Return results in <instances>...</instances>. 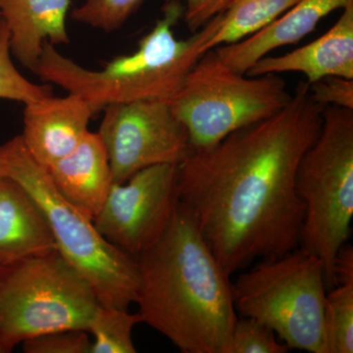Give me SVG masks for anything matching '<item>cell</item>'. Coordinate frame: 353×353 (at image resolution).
Segmentation results:
<instances>
[{"label": "cell", "instance_id": "cell-1", "mask_svg": "<svg viewBox=\"0 0 353 353\" xmlns=\"http://www.w3.org/2000/svg\"><path fill=\"white\" fill-rule=\"evenodd\" d=\"M324 108L301 82L277 114L179 165V199L230 276L299 248L305 205L297 166L319 134Z\"/></svg>", "mask_w": 353, "mask_h": 353}, {"label": "cell", "instance_id": "cell-2", "mask_svg": "<svg viewBox=\"0 0 353 353\" xmlns=\"http://www.w3.org/2000/svg\"><path fill=\"white\" fill-rule=\"evenodd\" d=\"M143 323L183 353H228L236 319L231 276L179 202L170 225L136 257Z\"/></svg>", "mask_w": 353, "mask_h": 353}, {"label": "cell", "instance_id": "cell-3", "mask_svg": "<svg viewBox=\"0 0 353 353\" xmlns=\"http://www.w3.org/2000/svg\"><path fill=\"white\" fill-rule=\"evenodd\" d=\"M162 10V17L132 54L114 58L101 70H90L46 43L34 74L68 94L80 95L94 114L111 104L169 101L205 53L204 46L219 29L222 17L217 14L189 39H178L173 28L183 16L182 3L166 1Z\"/></svg>", "mask_w": 353, "mask_h": 353}, {"label": "cell", "instance_id": "cell-4", "mask_svg": "<svg viewBox=\"0 0 353 353\" xmlns=\"http://www.w3.org/2000/svg\"><path fill=\"white\" fill-rule=\"evenodd\" d=\"M0 176L19 183L37 202L57 252L90 283L101 306L128 310L136 303V259L106 241L94 221L60 194L48 168L30 154L21 136L0 145Z\"/></svg>", "mask_w": 353, "mask_h": 353}, {"label": "cell", "instance_id": "cell-5", "mask_svg": "<svg viewBox=\"0 0 353 353\" xmlns=\"http://www.w3.org/2000/svg\"><path fill=\"white\" fill-rule=\"evenodd\" d=\"M296 190L305 205L299 248L321 260L333 289L334 259L352 233L353 110L324 108L319 134L297 166Z\"/></svg>", "mask_w": 353, "mask_h": 353}, {"label": "cell", "instance_id": "cell-6", "mask_svg": "<svg viewBox=\"0 0 353 353\" xmlns=\"http://www.w3.org/2000/svg\"><path fill=\"white\" fill-rule=\"evenodd\" d=\"M327 292L321 260L301 248L262 259L232 284L236 313L270 328L290 350L311 353H328Z\"/></svg>", "mask_w": 353, "mask_h": 353}, {"label": "cell", "instance_id": "cell-7", "mask_svg": "<svg viewBox=\"0 0 353 353\" xmlns=\"http://www.w3.org/2000/svg\"><path fill=\"white\" fill-rule=\"evenodd\" d=\"M101 305L90 283L57 250L0 270V347L61 330H85Z\"/></svg>", "mask_w": 353, "mask_h": 353}, {"label": "cell", "instance_id": "cell-8", "mask_svg": "<svg viewBox=\"0 0 353 353\" xmlns=\"http://www.w3.org/2000/svg\"><path fill=\"white\" fill-rule=\"evenodd\" d=\"M290 99L278 74L250 77L236 73L210 50L190 70L168 103L189 132L192 152H196L268 119Z\"/></svg>", "mask_w": 353, "mask_h": 353}, {"label": "cell", "instance_id": "cell-9", "mask_svg": "<svg viewBox=\"0 0 353 353\" xmlns=\"http://www.w3.org/2000/svg\"><path fill=\"white\" fill-rule=\"evenodd\" d=\"M99 132L113 183L160 164L181 165L192 154L189 132L168 101H138L106 106Z\"/></svg>", "mask_w": 353, "mask_h": 353}, {"label": "cell", "instance_id": "cell-10", "mask_svg": "<svg viewBox=\"0 0 353 353\" xmlns=\"http://www.w3.org/2000/svg\"><path fill=\"white\" fill-rule=\"evenodd\" d=\"M178 165L160 164L113 183L94 219L99 233L136 259L163 236L179 199Z\"/></svg>", "mask_w": 353, "mask_h": 353}, {"label": "cell", "instance_id": "cell-11", "mask_svg": "<svg viewBox=\"0 0 353 353\" xmlns=\"http://www.w3.org/2000/svg\"><path fill=\"white\" fill-rule=\"evenodd\" d=\"M92 115L80 95H50L25 104L21 138L30 154L48 168L80 145Z\"/></svg>", "mask_w": 353, "mask_h": 353}, {"label": "cell", "instance_id": "cell-12", "mask_svg": "<svg viewBox=\"0 0 353 353\" xmlns=\"http://www.w3.org/2000/svg\"><path fill=\"white\" fill-rule=\"evenodd\" d=\"M353 0H299L289 10L240 41L213 48L223 64L245 75L253 65L281 46L296 43L333 11L343 10Z\"/></svg>", "mask_w": 353, "mask_h": 353}, {"label": "cell", "instance_id": "cell-13", "mask_svg": "<svg viewBox=\"0 0 353 353\" xmlns=\"http://www.w3.org/2000/svg\"><path fill=\"white\" fill-rule=\"evenodd\" d=\"M285 72L303 73L308 83L327 77L353 80V2L343 9L339 20L319 39L287 54L261 58L245 75Z\"/></svg>", "mask_w": 353, "mask_h": 353}, {"label": "cell", "instance_id": "cell-14", "mask_svg": "<svg viewBox=\"0 0 353 353\" xmlns=\"http://www.w3.org/2000/svg\"><path fill=\"white\" fill-rule=\"evenodd\" d=\"M57 250L46 218L12 179L0 176V268Z\"/></svg>", "mask_w": 353, "mask_h": 353}, {"label": "cell", "instance_id": "cell-15", "mask_svg": "<svg viewBox=\"0 0 353 353\" xmlns=\"http://www.w3.org/2000/svg\"><path fill=\"white\" fill-rule=\"evenodd\" d=\"M71 0H0V17L9 34L11 54L36 71L43 46L70 43L66 19Z\"/></svg>", "mask_w": 353, "mask_h": 353}, {"label": "cell", "instance_id": "cell-16", "mask_svg": "<svg viewBox=\"0 0 353 353\" xmlns=\"http://www.w3.org/2000/svg\"><path fill=\"white\" fill-rule=\"evenodd\" d=\"M48 170L60 194L94 221L113 185L108 150L99 132H88L73 152Z\"/></svg>", "mask_w": 353, "mask_h": 353}, {"label": "cell", "instance_id": "cell-17", "mask_svg": "<svg viewBox=\"0 0 353 353\" xmlns=\"http://www.w3.org/2000/svg\"><path fill=\"white\" fill-rule=\"evenodd\" d=\"M299 0H232L221 12L219 29L204 46V50L240 41L280 17Z\"/></svg>", "mask_w": 353, "mask_h": 353}, {"label": "cell", "instance_id": "cell-18", "mask_svg": "<svg viewBox=\"0 0 353 353\" xmlns=\"http://www.w3.org/2000/svg\"><path fill=\"white\" fill-rule=\"evenodd\" d=\"M139 323H143L139 313L99 305L88 324V333L94 336L90 353L137 352L132 333Z\"/></svg>", "mask_w": 353, "mask_h": 353}, {"label": "cell", "instance_id": "cell-19", "mask_svg": "<svg viewBox=\"0 0 353 353\" xmlns=\"http://www.w3.org/2000/svg\"><path fill=\"white\" fill-rule=\"evenodd\" d=\"M325 299L324 322L328 353L353 352V284L338 285Z\"/></svg>", "mask_w": 353, "mask_h": 353}, {"label": "cell", "instance_id": "cell-20", "mask_svg": "<svg viewBox=\"0 0 353 353\" xmlns=\"http://www.w3.org/2000/svg\"><path fill=\"white\" fill-rule=\"evenodd\" d=\"M8 30L0 17V99L27 104L52 95L48 85L30 82L16 68L11 57Z\"/></svg>", "mask_w": 353, "mask_h": 353}, {"label": "cell", "instance_id": "cell-21", "mask_svg": "<svg viewBox=\"0 0 353 353\" xmlns=\"http://www.w3.org/2000/svg\"><path fill=\"white\" fill-rule=\"evenodd\" d=\"M145 0H85L71 16L77 22L94 29L112 32L119 29Z\"/></svg>", "mask_w": 353, "mask_h": 353}, {"label": "cell", "instance_id": "cell-22", "mask_svg": "<svg viewBox=\"0 0 353 353\" xmlns=\"http://www.w3.org/2000/svg\"><path fill=\"white\" fill-rule=\"evenodd\" d=\"M289 350L262 323L252 318L238 317L232 330L228 353H287Z\"/></svg>", "mask_w": 353, "mask_h": 353}, {"label": "cell", "instance_id": "cell-23", "mask_svg": "<svg viewBox=\"0 0 353 353\" xmlns=\"http://www.w3.org/2000/svg\"><path fill=\"white\" fill-rule=\"evenodd\" d=\"M92 341L85 330H61L29 339L23 343L26 353H90Z\"/></svg>", "mask_w": 353, "mask_h": 353}, {"label": "cell", "instance_id": "cell-24", "mask_svg": "<svg viewBox=\"0 0 353 353\" xmlns=\"http://www.w3.org/2000/svg\"><path fill=\"white\" fill-rule=\"evenodd\" d=\"M309 94L320 105L353 110V80L341 77H327L309 83Z\"/></svg>", "mask_w": 353, "mask_h": 353}, {"label": "cell", "instance_id": "cell-25", "mask_svg": "<svg viewBox=\"0 0 353 353\" xmlns=\"http://www.w3.org/2000/svg\"><path fill=\"white\" fill-rule=\"evenodd\" d=\"M171 1V0H166ZM181 1V0H179ZM185 2L183 16L190 31H199L202 26L223 11L231 3L232 0H183Z\"/></svg>", "mask_w": 353, "mask_h": 353}, {"label": "cell", "instance_id": "cell-26", "mask_svg": "<svg viewBox=\"0 0 353 353\" xmlns=\"http://www.w3.org/2000/svg\"><path fill=\"white\" fill-rule=\"evenodd\" d=\"M334 287L353 284V248L345 243L340 248L334 262Z\"/></svg>", "mask_w": 353, "mask_h": 353}, {"label": "cell", "instance_id": "cell-27", "mask_svg": "<svg viewBox=\"0 0 353 353\" xmlns=\"http://www.w3.org/2000/svg\"><path fill=\"white\" fill-rule=\"evenodd\" d=\"M0 353H4L3 350H2L1 347H0Z\"/></svg>", "mask_w": 353, "mask_h": 353}, {"label": "cell", "instance_id": "cell-28", "mask_svg": "<svg viewBox=\"0 0 353 353\" xmlns=\"http://www.w3.org/2000/svg\"><path fill=\"white\" fill-rule=\"evenodd\" d=\"M0 270H1V268H0Z\"/></svg>", "mask_w": 353, "mask_h": 353}]
</instances>
